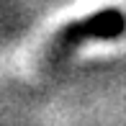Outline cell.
I'll return each instance as SVG.
<instances>
[{"label": "cell", "mask_w": 126, "mask_h": 126, "mask_svg": "<svg viewBox=\"0 0 126 126\" xmlns=\"http://www.w3.org/2000/svg\"><path fill=\"white\" fill-rule=\"evenodd\" d=\"M126 26V18L124 13L118 10H106V13H98L93 18H88L85 23H75L70 26L64 33H59L57 39V47H64V44H72L77 39H85V36H118Z\"/></svg>", "instance_id": "cell-1"}]
</instances>
